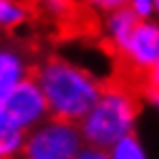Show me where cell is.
<instances>
[{
	"label": "cell",
	"instance_id": "obj_1",
	"mask_svg": "<svg viewBox=\"0 0 159 159\" xmlns=\"http://www.w3.org/2000/svg\"><path fill=\"white\" fill-rule=\"evenodd\" d=\"M34 80L44 92L50 117L80 124L103 92V84L63 57H46L34 69Z\"/></svg>",
	"mask_w": 159,
	"mask_h": 159
},
{
	"label": "cell",
	"instance_id": "obj_2",
	"mask_svg": "<svg viewBox=\"0 0 159 159\" xmlns=\"http://www.w3.org/2000/svg\"><path fill=\"white\" fill-rule=\"evenodd\" d=\"M136 113L138 101L134 86H130L124 80L103 86L98 101L78 124L84 144L111 149L124 136L132 134Z\"/></svg>",
	"mask_w": 159,
	"mask_h": 159
},
{
	"label": "cell",
	"instance_id": "obj_3",
	"mask_svg": "<svg viewBox=\"0 0 159 159\" xmlns=\"http://www.w3.org/2000/svg\"><path fill=\"white\" fill-rule=\"evenodd\" d=\"M84 147L78 124L48 117L25 134L21 159H75Z\"/></svg>",
	"mask_w": 159,
	"mask_h": 159
},
{
	"label": "cell",
	"instance_id": "obj_4",
	"mask_svg": "<svg viewBox=\"0 0 159 159\" xmlns=\"http://www.w3.org/2000/svg\"><path fill=\"white\" fill-rule=\"evenodd\" d=\"M0 115L23 132H30L50 117L42 88L34 78L23 80L19 86L0 101Z\"/></svg>",
	"mask_w": 159,
	"mask_h": 159
},
{
	"label": "cell",
	"instance_id": "obj_5",
	"mask_svg": "<svg viewBox=\"0 0 159 159\" xmlns=\"http://www.w3.org/2000/svg\"><path fill=\"white\" fill-rule=\"evenodd\" d=\"M30 57L13 42H0V101L11 94L23 80L32 78Z\"/></svg>",
	"mask_w": 159,
	"mask_h": 159
},
{
	"label": "cell",
	"instance_id": "obj_6",
	"mask_svg": "<svg viewBox=\"0 0 159 159\" xmlns=\"http://www.w3.org/2000/svg\"><path fill=\"white\" fill-rule=\"evenodd\" d=\"M143 19L134 13V8L126 4V7L121 8H115L109 19H107V34H109V42H111V46L115 52H121L124 48H126L128 40L134 32V27L140 23Z\"/></svg>",
	"mask_w": 159,
	"mask_h": 159
},
{
	"label": "cell",
	"instance_id": "obj_7",
	"mask_svg": "<svg viewBox=\"0 0 159 159\" xmlns=\"http://www.w3.org/2000/svg\"><path fill=\"white\" fill-rule=\"evenodd\" d=\"M25 134L23 130L13 126L11 121L0 115V159H17L23 153L25 144Z\"/></svg>",
	"mask_w": 159,
	"mask_h": 159
},
{
	"label": "cell",
	"instance_id": "obj_8",
	"mask_svg": "<svg viewBox=\"0 0 159 159\" xmlns=\"http://www.w3.org/2000/svg\"><path fill=\"white\" fill-rule=\"evenodd\" d=\"M30 8L23 0H0V30L13 32L17 27L27 23Z\"/></svg>",
	"mask_w": 159,
	"mask_h": 159
},
{
	"label": "cell",
	"instance_id": "obj_9",
	"mask_svg": "<svg viewBox=\"0 0 159 159\" xmlns=\"http://www.w3.org/2000/svg\"><path fill=\"white\" fill-rule=\"evenodd\" d=\"M109 159H147V155L140 143L132 134H128L109 149Z\"/></svg>",
	"mask_w": 159,
	"mask_h": 159
},
{
	"label": "cell",
	"instance_id": "obj_10",
	"mask_svg": "<svg viewBox=\"0 0 159 159\" xmlns=\"http://www.w3.org/2000/svg\"><path fill=\"white\" fill-rule=\"evenodd\" d=\"M75 159H109V151H107V149L92 147V144H84L78 151Z\"/></svg>",
	"mask_w": 159,
	"mask_h": 159
},
{
	"label": "cell",
	"instance_id": "obj_11",
	"mask_svg": "<svg viewBox=\"0 0 159 159\" xmlns=\"http://www.w3.org/2000/svg\"><path fill=\"white\" fill-rule=\"evenodd\" d=\"M140 88H151V90H157L159 92V61L153 63L143 75V86Z\"/></svg>",
	"mask_w": 159,
	"mask_h": 159
},
{
	"label": "cell",
	"instance_id": "obj_12",
	"mask_svg": "<svg viewBox=\"0 0 159 159\" xmlns=\"http://www.w3.org/2000/svg\"><path fill=\"white\" fill-rule=\"evenodd\" d=\"M90 7L101 8V11H115V8L126 7L128 0H86Z\"/></svg>",
	"mask_w": 159,
	"mask_h": 159
},
{
	"label": "cell",
	"instance_id": "obj_13",
	"mask_svg": "<svg viewBox=\"0 0 159 159\" xmlns=\"http://www.w3.org/2000/svg\"><path fill=\"white\" fill-rule=\"evenodd\" d=\"M130 7L134 8V13L140 17V19H144L147 15H151L153 0H130Z\"/></svg>",
	"mask_w": 159,
	"mask_h": 159
},
{
	"label": "cell",
	"instance_id": "obj_14",
	"mask_svg": "<svg viewBox=\"0 0 159 159\" xmlns=\"http://www.w3.org/2000/svg\"><path fill=\"white\" fill-rule=\"evenodd\" d=\"M143 92H144V96H147V98H149V101H151V103L159 109V92H157V90H151V88H143Z\"/></svg>",
	"mask_w": 159,
	"mask_h": 159
},
{
	"label": "cell",
	"instance_id": "obj_15",
	"mask_svg": "<svg viewBox=\"0 0 159 159\" xmlns=\"http://www.w3.org/2000/svg\"><path fill=\"white\" fill-rule=\"evenodd\" d=\"M153 7H155V8L159 11V0H153Z\"/></svg>",
	"mask_w": 159,
	"mask_h": 159
}]
</instances>
